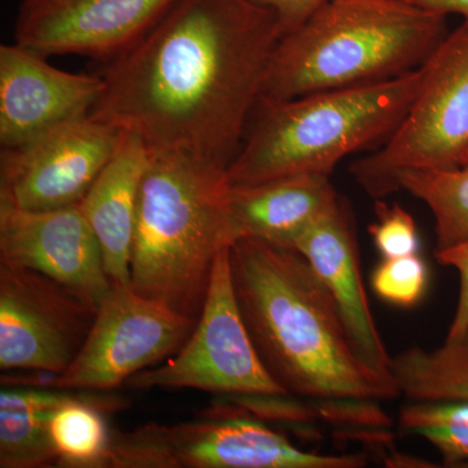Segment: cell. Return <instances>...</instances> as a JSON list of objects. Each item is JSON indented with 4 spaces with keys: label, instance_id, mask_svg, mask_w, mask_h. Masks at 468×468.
<instances>
[{
    "label": "cell",
    "instance_id": "e0dca14e",
    "mask_svg": "<svg viewBox=\"0 0 468 468\" xmlns=\"http://www.w3.org/2000/svg\"><path fill=\"white\" fill-rule=\"evenodd\" d=\"M340 197L331 176L294 175L233 186L230 205L242 237L292 248Z\"/></svg>",
    "mask_w": 468,
    "mask_h": 468
},
{
    "label": "cell",
    "instance_id": "5b68a950",
    "mask_svg": "<svg viewBox=\"0 0 468 468\" xmlns=\"http://www.w3.org/2000/svg\"><path fill=\"white\" fill-rule=\"evenodd\" d=\"M421 69L378 84L261 100L229 167L243 186L294 175L331 176L341 160L383 144L401 124Z\"/></svg>",
    "mask_w": 468,
    "mask_h": 468
},
{
    "label": "cell",
    "instance_id": "83f0119b",
    "mask_svg": "<svg viewBox=\"0 0 468 468\" xmlns=\"http://www.w3.org/2000/svg\"><path fill=\"white\" fill-rule=\"evenodd\" d=\"M468 165V153L466 154V155H464V158L462 159V163H461V165Z\"/></svg>",
    "mask_w": 468,
    "mask_h": 468
},
{
    "label": "cell",
    "instance_id": "8992f818",
    "mask_svg": "<svg viewBox=\"0 0 468 468\" xmlns=\"http://www.w3.org/2000/svg\"><path fill=\"white\" fill-rule=\"evenodd\" d=\"M420 69L401 124L381 149L351 165L354 180L375 201L399 192L403 172L457 168L468 153V21L448 33Z\"/></svg>",
    "mask_w": 468,
    "mask_h": 468
},
{
    "label": "cell",
    "instance_id": "30bf717a",
    "mask_svg": "<svg viewBox=\"0 0 468 468\" xmlns=\"http://www.w3.org/2000/svg\"><path fill=\"white\" fill-rule=\"evenodd\" d=\"M95 315L90 303L50 277L0 263V369L63 374Z\"/></svg>",
    "mask_w": 468,
    "mask_h": 468
},
{
    "label": "cell",
    "instance_id": "ac0fdd59",
    "mask_svg": "<svg viewBox=\"0 0 468 468\" xmlns=\"http://www.w3.org/2000/svg\"><path fill=\"white\" fill-rule=\"evenodd\" d=\"M73 393L58 388H3L0 392V467L57 466L50 424Z\"/></svg>",
    "mask_w": 468,
    "mask_h": 468
},
{
    "label": "cell",
    "instance_id": "4fadbf2b",
    "mask_svg": "<svg viewBox=\"0 0 468 468\" xmlns=\"http://www.w3.org/2000/svg\"><path fill=\"white\" fill-rule=\"evenodd\" d=\"M0 263L50 277L97 311L113 286L79 206L26 211L0 203Z\"/></svg>",
    "mask_w": 468,
    "mask_h": 468
},
{
    "label": "cell",
    "instance_id": "6da1fadb",
    "mask_svg": "<svg viewBox=\"0 0 468 468\" xmlns=\"http://www.w3.org/2000/svg\"><path fill=\"white\" fill-rule=\"evenodd\" d=\"M282 38L255 0H176L143 38L109 61L90 115L229 167L263 94Z\"/></svg>",
    "mask_w": 468,
    "mask_h": 468
},
{
    "label": "cell",
    "instance_id": "52a82bcc",
    "mask_svg": "<svg viewBox=\"0 0 468 468\" xmlns=\"http://www.w3.org/2000/svg\"><path fill=\"white\" fill-rule=\"evenodd\" d=\"M358 454H320L248 418H220L112 433L107 468H360Z\"/></svg>",
    "mask_w": 468,
    "mask_h": 468
},
{
    "label": "cell",
    "instance_id": "d6986e66",
    "mask_svg": "<svg viewBox=\"0 0 468 468\" xmlns=\"http://www.w3.org/2000/svg\"><path fill=\"white\" fill-rule=\"evenodd\" d=\"M392 375L409 402H468V335L433 350L401 351L392 358Z\"/></svg>",
    "mask_w": 468,
    "mask_h": 468
},
{
    "label": "cell",
    "instance_id": "d4e9b609",
    "mask_svg": "<svg viewBox=\"0 0 468 468\" xmlns=\"http://www.w3.org/2000/svg\"><path fill=\"white\" fill-rule=\"evenodd\" d=\"M436 258L442 266L452 267L460 275V297L445 340H458L468 335V239L467 241L436 251Z\"/></svg>",
    "mask_w": 468,
    "mask_h": 468
},
{
    "label": "cell",
    "instance_id": "9c48e42d",
    "mask_svg": "<svg viewBox=\"0 0 468 468\" xmlns=\"http://www.w3.org/2000/svg\"><path fill=\"white\" fill-rule=\"evenodd\" d=\"M196 322L126 286L101 302L79 356L52 388L106 392L177 353Z\"/></svg>",
    "mask_w": 468,
    "mask_h": 468
},
{
    "label": "cell",
    "instance_id": "277c9868",
    "mask_svg": "<svg viewBox=\"0 0 468 468\" xmlns=\"http://www.w3.org/2000/svg\"><path fill=\"white\" fill-rule=\"evenodd\" d=\"M446 36V16L409 0H329L280 39L261 100L389 81L423 66Z\"/></svg>",
    "mask_w": 468,
    "mask_h": 468
},
{
    "label": "cell",
    "instance_id": "603a6c76",
    "mask_svg": "<svg viewBox=\"0 0 468 468\" xmlns=\"http://www.w3.org/2000/svg\"><path fill=\"white\" fill-rule=\"evenodd\" d=\"M430 284V270L419 254L383 260L371 275L372 291L380 300L412 309L426 295Z\"/></svg>",
    "mask_w": 468,
    "mask_h": 468
},
{
    "label": "cell",
    "instance_id": "ffe728a7",
    "mask_svg": "<svg viewBox=\"0 0 468 468\" xmlns=\"http://www.w3.org/2000/svg\"><path fill=\"white\" fill-rule=\"evenodd\" d=\"M119 401L72 394L58 406L50 424L57 467L107 468L112 433L103 412L119 406Z\"/></svg>",
    "mask_w": 468,
    "mask_h": 468
},
{
    "label": "cell",
    "instance_id": "4316f807",
    "mask_svg": "<svg viewBox=\"0 0 468 468\" xmlns=\"http://www.w3.org/2000/svg\"><path fill=\"white\" fill-rule=\"evenodd\" d=\"M409 2L442 16L458 15L463 17V21H468V0H409Z\"/></svg>",
    "mask_w": 468,
    "mask_h": 468
},
{
    "label": "cell",
    "instance_id": "cb8c5ba5",
    "mask_svg": "<svg viewBox=\"0 0 468 468\" xmlns=\"http://www.w3.org/2000/svg\"><path fill=\"white\" fill-rule=\"evenodd\" d=\"M375 212L377 221L368 227V232L383 260L419 254L417 224L405 208L377 199Z\"/></svg>",
    "mask_w": 468,
    "mask_h": 468
},
{
    "label": "cell",
    "instance_id": "7c38bea8",
    "mask_svg": "<svg viewBox=\"0 0 468 468\" xmlns=\"http://www.w3.org/2000/svg\"><path fill=\"white\" fill-rule=\"evenodd\" d=\"M176 0H21L17 45L43 57L112 60L165 16Z\"/></svg>",
    "mask_w": 468,
    "mask_h": 468
},
{
    "label": "cell",
    "instance_id": "9a60e30c",
    "mask_svg": "<svg viewBox=\"0 0 468 468\" xmlns=\"http://www.w3.org/2000/svg\"><path fill=\"white\" fill-rule=\"evenodd\" d=\"M292 249L303 255L328 289L359 359L378 377L396 384L392 356L369 307L356 230L343 202L338 199L302 234Z\"/></svg>",
    "mask_w": 468,
    "mask_h": 468
},
{
    "label": "cell",
    "instance_id": "ba28073f",
    "mask_svg": "<svg viewBox=\"0 0 468 468\" xmlns=\"http://www.w3.org/2000/svg\"><path fill=\"white\" fill-rule=\"evenodd\" d=\"M229 250L218 255L192 335L174 358L162 367L138 372L129 378V387L232 397L291 396L268 372L252 344L233 289Z\"/></svg>",
    "mask_w": 468,
    "mask_h": 468
},
{
    "label": "cell",
    "instance_id": "5bb4252c",
    "mask_svg": "<svg viewBox=\"0 0 468 468\" xmlns=\"http://www.w3.org/2000/svg\"><path fill=\"white\" fill-rule=\"evenodd\" d=\"M103 90L101 75L58 69L17 45L0 46V144L21 146L72 120L90 115Z\"/></svg>",
    "mask_w": 468,
    "mask_h": 468
},
{
    "label": "cell",
    "instance_id": "3957f363",
    "mask_svg": "<svg viewBox=\"0 0 468 468\" xmlns=\"http://www.w3.org/2000/svg\"><path fill=\"white\" fill-rule=\"evenodd\" d=\"M230 190L221 163L149 150L132 246L134 292L197 323L218 255L241 239Z\"/></svg>",
    "mask_w": 468,
    "mask_h": 468
},
{
    "label": "cell",
    "instance_id": "484cf974",
    "mask_svg": "<svg viewBox=\"0 0 468 468\" xmlns=\"http://www.w3.org/2000/svg\"><path fill=\"white\" fill-rule=\"evenodd\" d=\"M255 2L275 15L284 37L306 23L329 0H255Z\"/></svg>",
    "mask_w": 468,
    "mask_h": 468
},
{
    "label": "cell",
    "instance_id": "7a4b0ae2",
    "mask_svg": "<svg viewBox=\"0 0 468 468\" xmlns=\"http://www.w3.org/2000/svg\"><path fill=\"white\" fill-rule=\"evenodd\" d=\"M229 260L252 344L288 394L314 402L401 397L356 356L334 298L301 252L242 237Z\"/></svg>",
    "mask_w": 468,
    "mask_h": 468
},
{
    "label": "cell",
    "instance_id": "7402d4cb",
    "mask_svg": "<svg viewBox=\"0 0 468 468\" xmlns=\"http://www.w3.org/2000/svg\"><path fill=\"white\" fill-rule=\"evenodd\" d=\"M399 424L427 440L446 464H468V402H409Z\"/></svg>",
    "mask_w": 468,
    "mask_h": 468
},
{
    "label": "cell",
    "instance_id": "2e32d148",
    "mask_svg": "<svg viewBox=\"0 0 468 468\" xmlns=\"http://www.w3.org/2000/svg\"><path fill=\"white\" fill-rule=\"evenodd\" d=\"M147 160L144 141L122 132L115 154L79 205L100 242L113 286L131 285L138 193Z\"/></svg>",
    "mask_w": 468,
    "mask_h": 468
},
{
    "label": "cell",
    "instance_id": "44dd1931",
    "mask_svg": "<svg viewBox=\"0 0 468 468\" xmlns=\"http://www.w3.org/2000/svg\"><path fill=\"white\" fill-rule=\"evenodd\" d=\"M399 190L426 203L435 218L436 251L468 239V165L451 169H411L399 175Z\"/></svg>",
    "mask_w": 468,
    "mask_h": 468
},
{
    "label": "cell",
    "instance_id": "8fae6325",
    "mask_svg": "<svg viewBox=\"0 0 468 468\" xmlns=\"http://www.w3.org/2000/svg\"><path fill=\"white\" fill-rule=\"evenodd\" d=\"M122 132L91 115L0 153V203L26 211L79 206Z\"/></svg>",
    "mask_w": 468,
    "mask_h": 468
}]
</instances>
